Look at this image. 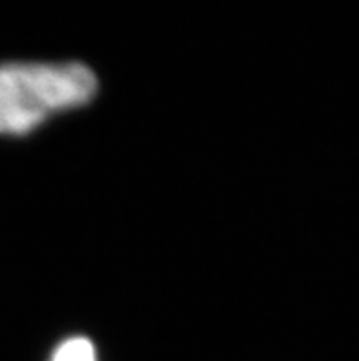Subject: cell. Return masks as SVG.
Segmentation results:
<instances>
[{
	"label": "cell",
	"instance_id": "1",
	"mask_svg": "<svg viewBox=\"0 0 359 361\" xmlns=\"http://www.w3.org/2000/svg\"><path fill=\"white\" fill-rule=\"evenodd\" d=\"M97 79L85 64H0V134H26L63 110L87 105Z\"/></svg>",
	"mask_w": 359,
	"mask_h": 361
},
{
	"label": "cell",
	"instance_id": "2",
	"mask_svg": "<svg viewBox=\"0 0 359 361\" xmlns=\"http://www.w3.org/2000/svg\"><path fill=\"white\" fill-rule=\"evenodd\" d=\"M50 361H97L96 348L87 338H70L55 348Z\"/></svg>",
	"mask_w": 359,
	"mask_h": 361
}]
</instances>
